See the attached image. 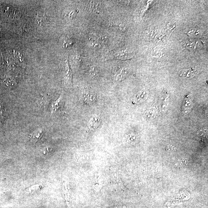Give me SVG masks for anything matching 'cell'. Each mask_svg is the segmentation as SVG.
<instances>
[{"mask_svg":"<svg viewBox=\"0 0 208 208\" xmlns=\"http://www.w3.org/2000/svg\"><path fill=\"white\" fill-rule=\"evenodd\" d=\"M61 99H62V97L61 96L59 97V99L56 100L54 104L52 105V109H51V111L52 112L55 111L59 108L60 107V103L61 102Z\"/></svg>","mask_w":208,"mask_h":208,"instance_id":"14","label":"cell"},{"mask_svg":"<svg viewBox=\"0 0 208 208\" xmlns=\"http://www.w3.org/2000/svg\"><path fill=\"white\" fill-rule=\"evenodd\" d=\"M73 44V41L70 38H68V37H66L64 38V40H63V45L65 47H69Z\"/></svg>","mask_w":208,"mask_h":208,"instance_id":"15","label":"cell"},{"mask_svg":"<svg viewBox=\"0 0 208 208\" xmlns=\"http://www.w3.org/2000/svg\"><path fill=\"white\" fill-rule=\"evenodd\" d=\"M38 24L41 26L47 25L49 22L48 16L46 14L38 15L37 17Z\"/></svg>","mask_w":208,"mask_h":208,"instance_id":"9","label":"cell"},{"mask_svg":"<svg viewBox=\"0 0 208 208\" xmlns=\"http://www.w3.org/2000/svg\"><path fill=\"white\" fill-rule=\"evenodd\" d=\"M80 99L83 104L92 105L96 100V95L92 91H85L81 92L80 95Z\"/></svg>","mask_w":208,"mask_h":208,"instance_id":"1","label":"cell"},{"mask_svg":"<svg viewBox=\"0 0 208 208\" xmlns=\"http://www.w3.org/2000/svg\"><path fill=\"white\" fill-rule=\"evenodd\" d=\"M136 139V136L134 134H130L127 136V142L129 143H132Z\"/></svg>","mask_w":208,"mask_h":208,"instance_id":"17","label":"cell"},{"mask_svg":"<svg viewBox=\"0 0 208 208\" xmlns=\"http://www.w3.org/2000/svg\"><path fill=\"white\" fill-rule=\"evenodd\" d=\"M129 70L127 68H123L118 71L115 74L114 78L116 81H121L125 78L129 74Z\"/></svg>","mask_w":208,"mask_h":208,"instance_id":"6","label":"cell"},{"mask_svg":"<svg viewBox=\"0 0 208 208\" xmlns=\"http://www.w3.org/2000/svg\"><path fill=\"white\" fill-rule=\"evenodd\" d=\"M198 136L201 140L206 141L208 139V130L206 128H203L200 130L198 131L197 133Z\"/></svg>","mask_w":208,"mask_h":208,"instance_id":"10","label":"cell"},{"mask_svg":"<svg viewBox=\"0 0 208 208\" xmlns=\"http://www.w3.org/2000/svg\"><path fill=\"white\" fill-rule=\"evenodd\" d=\"M202 42L198 40L188 39L185 41V47L191 49H196L200 47Z\"/></svg>","mask_w":208,"mask_h":208,"instance_id":"5","label":"cell"},{"mask_svg":"<svg viewBox=\"0 0 208 208\" xmlns=\"http://www.w3.org/2000/svg\"><path fill=\"white\" fill-rule=\"evenodd\" d=\"M101 122V119L99 116L95 115L91 117L88 123V126L91 131H95L99 127Z\"/></svg>","mask_w":208,"mask_h":208,"instance_id":"2","label":"cell"},{"mask_svg":"<svg viewBox=\"0 0 208 208\" xmlns=\"http://www.w3.org/2000/svg\"><path fill=\"white\" fill-rule=\"evenodd\" d=\"M129 53L124 51H115L109 54V59H124L129 58Z\"/></svg>","mask_w":208,"mask_h":208,"instance_id":"4","label":"cell"},{"mask_svg":"<svg viewBox=\"0 0 208 208\" xmlns=\"http://www.w3.org/2000/svg\"><path fill=\"white\" fill-rule=\"evenodd\" d=\"M196 69L195 68H190L188 69H184L179 71V74L182 77L189 78L194 77L197 73Z\"/></svg>","mask_w":208,"mask_h":208,"instance_id":"3","label":"cell"},{"mask_svg":"<svg viewBox=\"0 0 208 208\" xmlns=\"http://www.w3.org/2000/svg\"><path fill=\"white\" fill-rule=\"evenodd\" d=\"M43 135V132L41 129H38L30 134L29 138L32 143H36L40 140Z\"/></svg>","mask_w":208,"mask_h":208,"instance_id":"7","label":"cell"},{"mask_svg":"<svg viewBox=\"0 0 208 208\" xmlns=\"http://www.w3.org/2000/svg\"><path fill=\"white\" fill-rule=\"evenodd\" d=\"M101 181V178L99 177L95 181L94 185L93 186V189L94 192H98L101 189L102 184Z\"/></svg>","mask_w":208,"mask_h":208,"instance_id":"12","label":"cell"},{"mask_svg":"<svg viewBox=\"0 0 208 208\" xmlns=\"http://www.w3.org/2000/svg\"><path fill=\"white\" fill-rule=\"evenodd\" d=\"M6 115L5 108L3 105L0 104V119H4L6 117Z\"/></svg>","mask_w":208,"mask_h":208,"instance_id":"16","label":"cell"},{"mask_svg":"<svg viewBox=\"0 0 208 208\" xmlns=\"http://www.w3.org/2000/svg\"><path fill=\"white\" fill-rule=\"evenodd\" d=\"M148 96L147 92L145 91H139L135 95L134 98V101L136 104H139L144 101Z\"/></svg>","mask_w":208,"mask_h":208,"instance_id":"8","label":"cell"},{"mask_svg":"<svg viewBox=\"0 0 208 208\" xmlns=\"http://www.w3.org/2000/svg\"><path fill=\"white\" fill-rule=\"evenodd\" d=\"M192 99L188 98L187 100H185L183 106V110H188L192 109Z\"/></svg>","mask_w":208,"mask_h":208,"instance_id":"13","label":"cell"},{"mask_svg":"<svg viewBox=\"0 0 208 208\" xmlns=\"http://www.w3.org/2000/svg\"><path fill=\"white\" fill-rule=\"evenodd\" d=\"M17 30L19 34H23L29 32L30 29L27 25H20L18 27Z\"/></svg>","mask_w":208,"mask_h":208,"instance_id":"11","label":"cell"}]
</instances>
